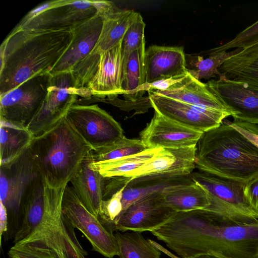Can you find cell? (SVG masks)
<instances>
[{
    "label": "cell",
    "instance_id": "cell-12",
    "mask_svg": "<svg viewBox=\"0 0 258 258\" xmlns=\"http://www.w3.org/2000/svg\"><path fill=\"white\" fill-rule=\"evenodd\" d=\"M206 83L227 106L234 120L258 125V84L225 74Z\"/></svg>",
    "mask_w": 258,
    "mask_h": 258
},
{
    "label": "cell",
    "instance_id": "cell-36",
    "mask_svg": "<svg viewBox=\"0 0 258 258\" xmlns=\"http://www.w3.org/2000/svg\"><path fill=\"white\" fill-rule=\"evenodd\" d=\"M225 121L258 148V125L238 120Z\"/></svg>",
    "mask_w": 258,
    "mask_h": 258
},
{
    "label": "cell",
    "instance_id": "cell-34",
    "mask_svg": "<svg viewBox=\"0 0 258 258\" xmlns=\"http://www.w3.org/2000/svg\"><path fill=\"white\" fill-rule=\"evenodd\" d=\"M145 23L141 14H138L127 29L121 42L122 63H125L129 55L145 44L144 30Z\"/></svg>",
    "mask_w": 258,
    "mask_h": 258
},
{
    "label": "cell",
    "instance_id": "cell-33",
    "mask_svg": "<svg viewBox=\"0 0 258 258\" xmlns=\"http://www.w3.org/2000/svg\"><path fill=\"white\" fill-rule=\"evenodd\" d=\"M101 54L92 51L77 63L70 71L77 89L86 88L95 75L100 62Z\"/></svg>",
    "mask_w": 258,
    "mask_h": 258
},
{
    "label": "cell",
    "instance_id": "cell-21",
    "mask_svg": "<svg viewBox=\"0 0 258 258\" xmlns=\"http://www.w3.org/2000/svg\"><path fill=\"white\" fill-rule=\"evenodd\" d=\"M197 150V146L161 148L143 165L124 177L165 173L190 174L196 168Z\"/></svg>",
    "mask_w": 258,
    "mask_h": 258
},
{
    "label": "cell",
    "instance_id": "cell-25",
    "mask_svg": "<svg viewBox=\"0 0 258 258\" xmlns=\"http://www.w3.org/2000/svg\"><path fill=\"white\" fill-rule=\"evenodd\" d=\"M162 194L166 203L176 212L211 210L212 206L209 194L195 182L166 189Z\"/></svg>",
    "mask_w": 258,
    "mask_h": 258
},
{
    "label": "cell",
    "instance_id": "cell-9",
    "mask_svg": "<svg viewBox=\"0 0 258 258\" xmlns=\"http://www.w3.org/2000/svg\"><path fill=\"white\" fill-rule=\"evenodd\" d=\"M62 212L73 227L85 236L94 250L107 258L118 255V245L114 234L85 207L69 184L62 197Z\"/></svg>",
    "mask_w": 258,
    "mask_h": 258
},
{
    "label": "cell",
    "instance_id": "cell-35",
    "mask_svg": "<svg viewBox=\"0 0 258 258\" xmlns=\"http://www.w3.org/2000/svg\"><path fill=\"white\" fill-rule=\"evenodd\" d=\"M8 254L9 258H55L50 249L37 242L15 243Z\"/></svg>",
    "mask_w": 258,
    "mask_h": 258
},
{
    "label": "cell",
    "instance_id": "cell-6",
    "mask_svg": "<svg viewBox=\"0 0 258 258\" xmlns=\"http://www.w3.org/2000/svg\"><path fill=\"white\" fill-rule=\"evenodd\" d=\"M193 180L203 187L212 201L211 211L225 218L253 221L258 214L246 198V183L199 170L191 174Z\"/></svg>",
    "mask_w": 258,
    "mask_h": 258
},
{
    "label": "cell",
    "instance_id": "cell-14",
    "mask_svg": "<svg viewBox=\"0 0 258 258\" xmlns=\"http://www.w3.org/2000/svg\"><path fill=\"white\" fill-rule=\"evenodd\" d=\"M176 212L166 203L162 192L151 195L129 206L114 224L112 231L151 232L165 224Z\"/></svg>",
    "mask_w": 258,
    "mask_h": 258
},
{
    "label": "cell",
    "instance_id": "cell-4",
    "mask_svg": "<svg viewBox=\"0 0 258 258\" xmlns=\"http://www.w3.org/2000/svg\"><path fill=\"white\" fill-rule=\"evenodd\" d=\"M28 148L43 181L55 188L69 184L93 149L65 117L34 136Z\"/></svg>",
    "mask_w": 258,
    "mask_h": 258
},
{
    "label": "cell",
    "instance_id": "cell-28",
    "mask_svg": "<svg viewBox=\"0 0 258 258\" xmlns=\"http://www.w3.org/2000/svg\"><path fill=\"white\" fill-rule=\"evenodd\" d=\"M34 136L25 127L18 126L1 120V164L8 163L28 148Z\"/></svg>",
    "mask_w": 258,
    "mask_h": 258
},
{
    "label": "cell",
    "instance_id": "cell-42",
    "mask_svg": "<svg viewBox=\"0 0 258 258\" xmlns=\"http://www.w3.org/2000/svg\"><path fill=\"white\" fill-rule=\"evenodd\" d=\"M192 258H224L223 257L214 253H206L195 256Z\"/></svg>",
    "mask_w": 258,
    "mask_h": 258
},
{
    "label": "cell",
    "instance_id": "cell-40",
    "mask_svg": "<svg viewBox=\"0 0 258 258\" xmlns=\"http://www.w3.org/2000/svg\"><path fill=\"white\" fill-rule=\"evenodd\" d=\"M57 1H47L38 5L28 13V14L22 20H28L38 15L40 13L53 6L57 3Z\"/></svg>",
    "mask_w": 258,
    "mask_h": 258
},
{
    "label": "cell",
    "instance_id": "cell-8",
    "mask_svg": "<svg viewBox=\"0 0 258 258\" xmlns=\"http://www.w3.org/2000/svg\"><path fill=\"white\" fill-rule=\"evenodd\" d=\"M64 117L94 150L110 145L124 137L119 123L97 104L76 103Z\"/></svg>",
    "mask_w": 258,
    "mask_h": 258
},
{
    "label": "cell",
    "instance_id": "cell-7",
    "mask_svg": "<svg viewBox=\"0 0 258 258\" xmlns=\"http://www.w3.org/2000/svg\"><path fill=\"white\" fill-rule=\"evenodd\" d=\"M51 76L49 73L36 75L1 95V120L26 127L40 109Z\"/></svg>",
    "mask_w": 258,
    "mask_h": 258
},
{
    "label": "cell",
    "instance_id": "cell-27",
    "mask_svg": "<svg viewBox=\"0 0 258 258\" xmlns=\"http://www.w3.org/2000/svg\"><path fill=\"white\" fill-rule=\"evenodd\" d=\"M151 91L185 103L229 111L206 83L194 77L185 85L176 89Z\"/></svg>",
    "mask_w": 258,
    "mask_h": 258
},
{
    "label": "cell",
    "instance_id": "cell-41",
    "mask_svg": "<svg viewBox=\"0 0 258 258\" xmlns=\"http://www.w3.org/2000/svg\"><path fill=\"white\" fill-rule=\"evenodd\" d=\"M8 211L2 203L0 202V238L2 246V237L3 234L7 230Z\"/></svg>",
    "mask_w": 258,
    "mask_h": 258
},
{
    "label": "cell",
    "instance_id": "cell-13",
    "mask_svg": "<svg viewBox=\"0 0 258 258\" xmlns=\"http://www.w3.org/2000/svg\"><path fill=\"white\" fill-rule=\"evenodd\" d=\"M194 182L191 174L175 173L148 174L137 177H114L107 178L104 194L119 189L121 190L122 213L129 206L144 197L162 192L171 187L189 184Z\"/></svg>",
    "mask_w": 258,
    "mask_h": 258
},
{
    "label": "cell",
    "instance_id": "cell-22",
    "mask_svg": "<svg viewBox=\"0 0 258 258\" xmlns=\"http://www.w3.org/2000/svg\"><path fill=\"white\" fill-rule=\"evenodd\" d=\"M239 47L242 50L226 61L219 68L220 73L228 75L250 66L258 58V20L226 43L207 51L217 53Z\"/></svg>",
    "mask_w": 258,
    "mask_h": 258
},
{
    "label": "cell",
    "instance_id": "cell-31",
    "mask_svg": "<svg viewBox=\"0 0 258 258\" xmlns=\"http://www.w3.org/2000/svg\"><path fill=\"white\" fill-rule=\"evenodd\" d=\"M114 235L118 245L120 258H161V252L153 241L146 239L141 232L131 231Z\"/></svg>",
    "mask_w": 258,
    "mask_h": 258
},
{
    "label": "cell",
    "instance_id": "cell-15",
    "mask_svg": "<svg viewBox=\"0 0 258 258\" xmlns=\"http://www.w3.org/2000/svg\"><path fill=\"white\" fill-rule=\"evenodd\" d=\"M97 13L92 1H57L53 6L38 15L21 20L14 28L72 30Z\"/></svg>",
    "mask_w": 258,
    "mask_h": 258
},
{
    "label": "cell",
    "instance_id": "cell-23",
    "mask_svg": "<svg viewBox=\"0 0 258 258\" xmlns=\"http://www.w3.org/2000/svg\"><path fill=\"white\" fill-rule=\"evenodd\" d=\"M90 160L85 158L81 168L71 180V186L85 207L93 215L99 217L107 178L91 169Z\"/></svg>",
    "mask_w": 258,
    "mask_h": 258
},
{
    "label": "cell",
    "instance_id": "cell-1",
    "mask_svg": "<svg viewBox=\"0 0 258 258\" xmlns=\"http://www.w3.org/2000/svg\"><path fill=\"white\" fill-rule=\"evenodd\" d=\"M151 233L181 258L209 253L224 258L258 256V220L232 219L203 209L177 212Z\"/></svg>",
    "mask_w": 258,
    "mask_h": 258
},
{
    "label": "cell",
    "instance_id": "cell-3",
    "mask_svg": "<svg viewBox=\"0 0 258 258\" xmlns=\"http://www.w3.org/2000/svg\"><path fill=\"white\" fill-rule=\"evenodd\" d=\"M197 147L199 170L244 183L258 176V148L225 120L203 133Z\"/></svg>",
    "mask_w": 258,
    "mask_h": 258
},
{
    "label": "cell",
    "instance_id": "cell-37",
    "mask_svg": "<svg viewBox=\"0 0 258 258\" xmlns=\"http://www.w3.org/2000/svg\"><path fill=\"white\" fill-rule=\"evenodd\" d=\"M226 76L229 78H237L258 84V58L243 69Z\"/></svg>",
    "mask_w": 258,
    "mask_h": 258
},
{
    "label": "cell",
    "instance_id": "cell-2",
    "mask_svg": "<svg viewBox=\"0 0 258 258\" xmlns=\"http://www.w3.org/2000/svg\"><path fill=\"white\" fill-rule=\"evenodd\" d=\"M72 30H13L0 47V96L30 78L49 73L67 51Z\"/></svg>",
    "mask_w": 258,
    "mask_h": 258
},
{
    "label": "cell",
    "instance_id": "cell-24",
    "mask_svg": "<svg viewBox=\"0 0 258 258\" xmlns=\"http://www.w3.org/2000/svg\"><path fill=\"white\" fill-rule=\"evenodd\" d=\"M44 184L41 175L29 186L21 205L22 223L16 232L15 243L29 236L41 222L45 211Z\"/></svg>",
    "mask_w": 258,
    "mask_h": 258
},
{
    "label": "cell",
    "instance_id": "cell-19",
    "mask_svg": "<svg viewBox=\"0 0 258 258\" xmlns=\"http://www.w3.org/2000/svg\"><path fill=\"white\" fill-rule=\"evenodd\" d=\"M103 17L99 13L74 29L73 38L69 48L50 72L51 75L70 72L79 61L94 49L101 34Z\"/></svg>",
    "mask_w": 258,
    "mask_h": 258
},
{
    "label": "cell",
    "instance_id": "cell-18",
    "mask_svg": "<svg viewBox=\"0 0 258 258\" xmlns=\"http://www.w3.org/2000/svg\"><path fill=\"white\" fill-rule=\"evenodd\" d=\"M145 84L182 76L188 72L182 46L153 45L145 50Z\"/></svg>",
    "mask_w": 258,
    "mask_h": 258
},
{
    "label": "cell",
    "instance_id": "cell-39",
    "mask_svg": "<svg viewBox=\"0 0 258 258\" xmlns=\"http://www.w3.org/2000/svg\"><path fill=\"white\" fill-rule=\"evenodd\" d=\"M93 6L97 9L98 13L102 16L114 11L116 7L112 2L106 1H92Z\"/></svg>",
    "mask_w": 258,
    "mask_h": 258
},
{
    "label": "cell",
    "instance_id": "cell-10",
    "mask_svg": "<svg viewBox=\"0 0 258 258\" xmlns=\"http://www.w3.org/2000/svg\"><path fill=\"white\" fill-rule=\"evenodd\" d=\"M78 96L80 90L75 87L70 72L52 75L46 97L26 128L34 136L48 130L77 103Z\"/></svg>",
    "mask_w": 258,
    "mask_h": 258
},
{
    "label": "cell",
    "instance_id": "cell-29",
    "mask_svg": "<svg viewBox=\"0 0 258 258\" xmlns=\"http://www.w3.org/2000/svg\"><path fill=\"white\" fill-rule=\"evenodd\" d=\"M242 50L237 48L231 51H221L217 53L205 51L201 54L208 55L206 58L199 54H185L186 67L187 72L195 79H209L219 76V68L228 59L235 56Z\"/></svg>",
    "mask_w": 258,
    "mask_h": 258
},
{
    "label": "cell",
    "instance_id": "cell-17",
    "mask_svg": "<svg viewBox=\"0 0 258 258\" xmlns=\"http://www.w3.org/2000/svg\"><path fill=\"white\" fill-rule=\"evenodd\" d=\"M203 133L181 125L155 111L151 120L140 133L148 149L180 148L197 146Z\"/></svg>",
    "mask_w": 258,
    "mask_h": 258
},
{
    "label": "cell",
    "instance_id": "cell-16",
    "mask_svg": "<svg viewBox=\"0 0 258 258\" xmlns=\"http://www.w3.org/2000/svg\"><path fill=\"white\" fill-rule=\"evenodd\" d=\"M40 176L29 148L12 161L1 165L0 202L8 213L21 211L28 188Z\"/></svg>",
    "mask_w": 258,
    "mask_h": 258
},
{
    "label": "cell",
    "instance_id": "cell-38",
    "mask_svg": "<svg viewBox=\"0 0 258 258\" xmlns=\"http://www.w3.org/2000/svg\"><path fill=\"white\" fill-rule=\"evenodd\" d=\"M244 194L249 204L258 214V176L245 183Z\"/></svg>",
    "mask_w": 258,
    "mask_h": 258
},
{
    "label": "cell",
    "instance_id": "cell-11",
    "mask_svg": "<svg viewBox=\"0 0 258 258\" xmlns=\"http://www.w3.org/2000/svg\"><path fill=\"white\" fill-rule=\"evenodd\" d=\"M152 107L164 117L188 128L204 133L220 125L227 117L228 111L185 103L148 91Z\"/></svg>",
    "mask_w": 258,
    "mask_h": 258
},
{
    "label": "cell",
    "instance_id": "cell-5",
    "mask_svg": "<svg viewBox=\"0 0 258 258\" xmlns=\"http://www.w3.org/2000/svg\"><path fill=\"white\" fill-rule=\"evenodd\" d=\"M43 182L45 205L43 219L29 236L17 243H40L50 249L55 258H85L87 252L77 240L74 228L62 212L66 185L55 188Z\"/></svg>",
    "mask_w": 258,
    "mask_h": 258
},
{
    "label": "cell",
    "instance_id": "cell-20",
    "mask_svg": "<svg viewBox=\"0 0 258 258\" xmlns=\"http://www.w3.org/2000/svg\"><path fill=\"white\" fill-rule=\"evenodd\" d=\"M121 43L102 53L97 71L86 86L91 95L101 99L122 95Z\"/></svg>",
    "mask_w": 258,
    "mask_h": 258
},
{
    "label": "cell",
    "instance_id": "cell-26",
    "mask_svg": "<svg viewBox=\"0 0 258 258\" xmlns=\"http://www.w3.org/2000/svg\"><path fill=\"white\" fill-rule=\"evenodd\" d=\"M138 13L117 8L103 16V25L99 39L93 52L100 54L121 43L124 35Z\"/></svg>",
    "mask_w": 258,
    "mask_h": 258
},
{
    "label": "cell",
    "instance_id": "cell-30",
    "mask_svg": "<svg viewBox=\"0 0 258 258\" xmlns=\"http://www.w3.org/2000/svg\"><path fill=\"white\" fill-rule=\"evenodd\" d=\"M161 149H148L140 153L112 161L92 162L90 160L89 166L105 178L126 176L143 165Z\"/></svg>",
    "mask_w": 258,
    "mask_h": 258
},
{
    "label": "cell",
    "instance_id": "cell-32",
    "mask_svg": "<svg viewBox=\"0 0 258 258\" xmlns=\"http://www.w3.org/2000/svg\"><path fill=\"white\" fill-rule=\"evenodd\" d=\"M147 149L141 139H131L124 136L110 145L92 149L86 158L92 162L112 161L137 154Z\"/></svg>",
    "mask_w": 258,
    "mask_h": 258
},
{
    "label": "cell",
    "instance_id": "cell-43",
    "mask_svg": "<svg viewBox=\"0 0 258 258\" xmlns=\"http://www.w3.org/2000/svg\"><path fill=\"white\" fill-rule=\"evenodd\" d=\"M257 258H258V256H257Z\"/></svg>",
    "mask_w": 258,
    "mask_h": 258
}]
</instances>
